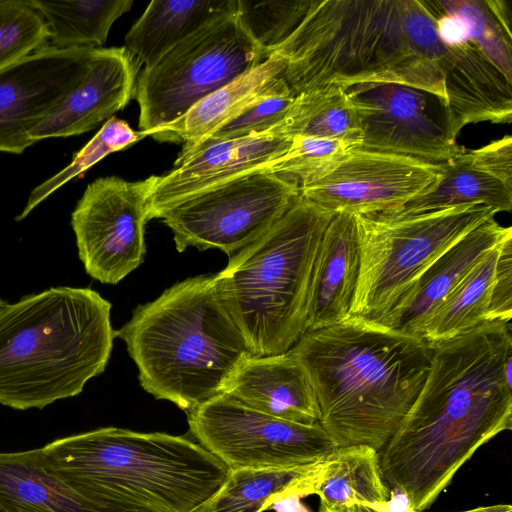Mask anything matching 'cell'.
Segmentation results:
<instances>
[{
  "label": "cell",
  "mask_w": 512,
  "mask_h": 512,
  "mask_svg": "<svg viewBox=\"0 0 512 512\" xmlns=\"http://www.w3.org/2000/svg\"><path fill=\"white\" fill-rule=\"evenodd\" d=\"M292 139L266 132L235 139L208 137L181 151L169 172L153 175L149 220L172 204L231 179L265 171L288 150Z\"/></svg>",
  "instance_id": "cell-16"
},
{
  "label": "cell",
  "mask_w": 512,
  "mask_h": 512,
  "mask_svg": "<svg viewBox=\"0 0 512 512\" xmlns=\"http://www.w3.org/2000/svg\"><path fill=\"white\" fill-rule=\"evenodd\" d=\"M140 64L125 47L94 48L81 81L30 133L36 143L91 131L134 96Z\"/></svg>",
  "instance_id": "cell-17"
},
{
  "label": "cell",
  "mask_w": 512,
  "mask_h": 512,
  "mask_svg": "<svg viewBox=\"0 0 512 512\" xmlns=\"http://www.w3.org/2000/svg\"><path fill=\"white\" fill-rule=\"evenodd\" d=\"M496 213L462 205L400 219L356 215L360 269L349 317L380 322L441 254Z\"/></svg>",
  "instance_id": "cell-8"
},
{
  "label": "cell",
  "mask_w": 512,
  "mask_h": 512,
  "mask_svg": "<svg viewBox=\"0 0 512 512\" xmlns=\"http://www.w3.org/2000/svg\"><path fill=\"white\" fill-rule=\"evenodd\" d=\"M440 166V177L431 188L395 210L370 216L400 219L462 205H483L497 213L511 211L512 185L477 165L470 151L465 150Z\"/></svg>",
  "instance_id": "cell-26"
},
{
  "label": "cell",
  "mask_w": 512,
  "mask_h": 512,
  "mask_svg": "<svg viewBox=\"0 0 512 512\" xmlns=\"http://www.w3.org/2000/svg\"><path fill=\"white\" fill-rule=\"evenodd\" d=\"M446 125L455 140L461 129L477 122L510 123L512 83L470 42L447 48Z\"/></svg>",
  "instance_id": "cell-21"
},
{
  "label": "cell",
  "mask_w": 512,
  "mask_h": 512,
  "mask_svg": "<svg viewBox=\"0 0 512 512\" xmlns=\"http://www.w3.org/2000/svg\"><path fill=\"white\" fill-rule=\"evenodd\" d=\"M47 22L52 47L66 49L105 44L113 23L128 12L131 0H31Z\"/></svg>",
  "instance_id": "cell-29"
},
{
  "label": "cell",
  "mask_w": 512,
  "mask_h": 512,
  "mask_svg": "<svg viewBox=\"0 0 512 512\" xmlns=\"http://www.w3.org/2000/svg\"><path fill=\"white\" fill-rule=\"evenodd\" d=\"M267 58L236 13L212 21L140 71L134 93L140 131L147 136L172 123Z\"/></svg>",
  "instance_id": "cell-9"
},
{
  "label": "cell",
  "mask_w": 512,
  "mask_h": 512,
  "mask_svg": "<svg viewBox=\"0 0 512 512\" xmlns=\"http://www.w3.org/2000/svg\"><path fill=\"white\" fill-rule=\"evenodd\" d=\"M294 97L287 82L280 77L262 97L210 137L235 139L266 132L283 118Z\"/></svg>",
  "instance_id": "cell-36"
},
{
  "label": "cell",
  "mask_w": 512,
  "mask_h": 512,
  "mask_svg": "<svg viewBox=\"0 0 512 512\" xmlns=\"http://www.w3.org/2000/svg\"><path fill=\"white\" fill-rule=\"evenodd\" d=\"M115 336L125 342L141 387L187 413L224 393L252 355L215 275L187 278L138 305Z\"/></svg>",
  "instance_id": "cell-5"
},
{
  "label": "cell",
  "mask_w": 512,
  "mask_h": 512,
  "mask_svg": "<svg viewBox=\"0 0 512 512\" xmlns=\"http://www.w3.org/2000/svg\"><path fill=\"white\" fill-rule=\"evenodd\" d=\"M360 269L356 215L336 213L316 256L309 290L306 332L349 317Z\"/></svg>",
  "instance_id": "cell-20"
},
{
  "label": "cell",
  "mask_w": 512,
  "mask_h": 512,
  "mask_svg": "<svg viewBox=\"0 0 512 512\" xmlns=\"http://www.w3.org/2000/svg\"><path fill=\"white\" fill-rule=\"evenodd\" d=\"M44 466L111 512H198L230 469L185 436L103 427L40 448Z\"/></svg>",
  "instance_id": "cell-4"
},
{
  "label": "cell",
  "mask_w": 512,
  "mask_h": 512,
  "mask_svg": "<svg viewBox=\"0 0 512 512\" xmlns=\"http://www.w3.org/2000/svg\"><path fill=\"white\" fill-rule=\"evenodd\" d=\"M466 512H512V508L510 505L501 504L496 506L476 508Z\"/></svg>",
  "instance_id": "cell-40"
},
{
  "label": "cell",
  "mask_w": 512,
  "mask_h": 512,
  "mask_svg": "<svg viewBox=\"0 0 512 512\" xmlns=\"http://www.w3.org/2000/svg\"><path fill=\"white\" fill-rule=\"evenodd\" d=\"M440 174V163L353 148L323 177L299 187V194L334 214L370 216L401 207Z\"/></svg>",
  "instance_id": "cell-13"
},
{
  "label": "cell",
  "mask_w": 512,
  "mask_h": 512,
  "mask_svg": "<svg viewBox=\"0 0 512 512\" xmlns=\"http://www.w3.org/2000/svg\"><path fill=\"white\" fill-rule=\"evenodd\" d=\"M362 129L358 148L446 162L465 151L430 110L434 95L399 84H359L346 89ZM436 97V96H435Z\"/></svg>",
  "instance_id": "cell-14"
},
{
  "label": "cell",
  "mask_w": 512,
  "mask_h": 512,
  "mask_svg": "<svg viewBox=\"0 0 512 512\" xmlns=\"http://www.w3.org/2000/svg\"><path fill=\"white\" fill-rule=\"evenodd\" d=\"M512 317V236L501 245L486 321H510Z\"/></svg>",
  "instance_id": "cell-37"
},
{
  "label": "cell",
  "mask_w": 512,
  "mask_h": 512,
  "mask_svg": "<svg viewBox=\"0 0 512 512\" xmlns=\"http://www.w3.org/2000/svg\"><path fill=\"white\" fill-rule=\"evenodd\" d=\"M353 148L339 140L294 137L285 154L264 172L276 174L299 188L323 177Z\"/></svg>",
  "instance_id": "cell-35"
},
{
  "label": "cell",
  "mask_w": 512,
  "mask_h": 512,
  "mask_svg": "<svg viewBox=\"0 0 512 512\" xmlns=\"http://www.w3.org/2000/svg\"><path fill=\"white\" fill-rule=\"evenodd\" d=\"M510 236L511 227L500 225L494 217L488 219L441 254L378 324L423 338L427 322L445 297L489 251Z\"/></svg>",
  "instance_id": "cell-18"
},
{
  "label": "cell",
  "mask_w": 512,
  "mask_h": 512,
  "mask_svg": "<svg viewBox=\"0 0 512 512\" xmlns=\"http://www.w3.org/2000/svg\"><path fill=\"white\" fill-rule=\"evenodd\" d=\"M316 495L319 512H390L378 452L367 445L335 448Z\"/></svg>",
  "instance_id": "cell-27"
},
{
  "label": "cell",
  "mask_w": 512,
  "mask_h": 512,
  "mask_svg": "<svg viewBox=\"0 0 512 512\" xmlns=\"http://www.w3.org/2000/svg\"><path fill=\"white\" fill-rule=\"evenodd\" d=\"M112 304L90 288L59 286L0 311V404L44 407L80 394L113 348Z\"/></svg>",
  "instance_id": "cell-6"
},
{
  "label": "cell",
  "mask_w": 512,
  "mask_h": 512,
  "mask_svg": "<svg viewBox=\"0 0 512 512\" xmlns=\"http://www.w3.org/2000/svg\"><path fill=\"white\" fill-rule=\"evenodd\" d=\"M7 305L5 301L0 298V311Z\"/></svg>",
  "instance_id": "cell-41"
},
{
  "label": "cell",
  "mask_w": 512,
  "mask_h": 512,
  "mask_svg": "<svg viewBox=\"0 0 512 512\" xmlns=\"http://www.w3.org/2000/svg\"><path fill=\"white\" fill-rule=\"evenodd\" d=\"M224 393L250 409L275 418L304 425L319 423L320 412L312 386L289 351L248 356Z\"/></svg>",
  "instance_id": "cell-19"
},
{
  "label": "cell",
  "mask_w": 512,
  "mask_h": 512,
  "mask_svg": "<svg viewBox=\"0 0 512 512\" xmlns=\"http://www.w3.org/2000/svg\"><path fill=\"white\" fill-rule=\"evenodd\" d=\"M334 215L299 195L264 235L215 274L252 355L285 353L306 332L313 268Z\"/></svg>",
  "instance_id": "cell-7"
},
{
  "label": "cell",
  "mask_w": 512,
  "mask_h": 512,
  "mask_svg": "<svg viewBox=\"0 0 512 512\" xmlns=\"http://www.w3.org/2000/svg\"><path fill=\"white\" fill-rule=\"evenodd\" d=\"M189 431L229 469L288 468L326 458L334 441L304 425L250 409L222 393L187 413Z\"/></svg>",
  "instance_id": "cell-11"
},
{
  "label": "cell",
  "mask_w": 512,
  "mask_h": 512,
  "mask_svg": "<svg viewBox=\"0 0 512 512\" xmlns=\"http://www.w3.org/2000/svg\"><path fill=\"white\" fill-rule=\"evenodd\" d=\"M144 137L147 136L143 131H135L125 120L115 116L111 117L93 138L74 155L65 168L31 191L26 205L16 220L20 221L26 218L53 192L68 181L82 175L107 155L125 149Z\"/></svg>",
  "instance_id": "cell-31"
},
{
  "label": "cell",
  "mask_w": 512,
  "mask_h": 512,
  "mask_svg": "<svg viewBox=\"0 0 512 512\" xmlns=\"http://www.w3.org/2000/svg\"><path fill=\"white\" fill-rule=\"evenodd\" d=\"M0 506L6 512H111L51 473L40 448L0 452Z\"/></svg>",
  "instance_id": "cell-24"
},
{
  "label": "cell",
  "mask_w": 512,
  "mask_h": 512,
  "mask_svg": "<svg viewBox=\"0 0 512 512\" xmlns=\"http://www.w3.org/2000/svg\"><path fill=\"white\" fill-rule=\"evenodd\" d=\"M490 9L501 23V25L511 33V7L509 2L502 0H486Z\"/></svg>",
  "instance_id": "cell-39"
},
{
  "label": "cell",
  "mask_w": 512,
  "mask_h": 512,
  "mask_svg": "<svg viewBox=\"0 0 512 512\" xmlns=\"http://www.w3.org/2000/svg\"><path fill=\"white\" fill-rule=\"evenodd\" d=\"M46 20L31 0H0V71L49 46Z\"/></svg>",
  "instance_id": "cell-34"
},
{
  "label": "cell",
  "mask_w": 512,
  "mask_h": 512,
  "mask_svg": "<svg viewBox=\"0 0 512 512\" xmlns=\"http://www.w3.org/2000/svg\"><path fill=\"white\" fill-rule=\"evenodd\" d=\"M312 0L237 1L236 15L242 27L269 57L296 30Z\"/></svg>",
  "instance_id": "cell-33"
},
{
  "label": "cell",
  "mask_w": 512,
  "mask_h": 512,
  "mask_svg": "<svg viewBox=\"0 0 512 512\" xmlns=\"http://www.w3.org/2000/svg\"><path fill=\"white\" fill-rule=\"evenodd\" d=\"M153 175L141 181L101 177L86 187L71 214L78 256L86 273L117 284L142 262Z\"/></svg>",
  "instance_id": "cell-12"
},
{
  "label": "cell",
  "mask_w": 512,
  "mask_h": 512,
  "mask_svg": "<svg viewBox=\"0 0 512 512\" xmlns=\"http://www.w3.org/2000/svg\"><path fill=\"white\" fill-rule=\"evenodd\" d=\"M289 352L304 369L319 424L336 446L377 452L417 398L431 362L425 339L354 317L305 332Z\"/></svg>",
  "instance_id": "cell-3"
},
{
  "label": "cell",
  "mask_w": 512,
  "mask_h": 512,
  "mask_svg": "<svg viewBox=\"0 0 512 512\" xmlns=\"http://www.w3.org/2000/svg\"><path fill=\"white\" fill-rule=\"evenodd\" d=\"M470 154L481 168L512 185V138L510 135L472 150Z\"/></svg>",
  "instance_id": "cell-38"
},
{
  "label": "cell",
  "mask_w": 512,
  "mask_h": 512,
  "mask_svg": "<svg viewBox=\"0 0 512 512\" xmlns=\"http://www.w3.org/2000/svg\"><path fill=\"white\" fill-rule=\"evenodd\" d=\"M284 59L273 53L263 62L209 94L183 116L147 133L157 141L182 143L187 151L262 97L282 77Z\"/></svg>",
  "instance_id": "cell-22"
},
{
  "label": "cell",
  "mask_w": 512,
  "mask_h": 512,
  "mask_svg": "<svg viewBox=\"0 0 512 512\" xmlns=\"http://www.w3.org/2000/svg\"><path fill=\"white\" fill-rule=\"evenodd\" d=\"M276 137L339 140L358 148L360 117L348 91L337 85L302 92L294 97L283 118L266 131Z\"/></svg>",
  "instance_id": "cell-28"
},
{
  "label": "cell",
  "mask_w": 512,
  "mask_h": 512,
  "mask_svg": "<svg viewBox=\"0 0 512 512\" xmlns=\"http://www.w3.org/2000/svg\"><path fill=\"white\" fill-rule=\"evenodd\" d=\"M94 48L49 45L0 71V152L35 144L29 133L81 81Z\"/></svg>",
  "instance_id": "cell-15"
},
{
  "label": "cell",
  "mask_w": 512,
  "mask_h": 512,
  "mask_svg": "<svg viewBox=\"0 0 512 512\" xmlns=\"http://www.w3.org/2000/svg\"><path fill=\"white\" fill-rule=\"evenodd\" d=\"M430 346L423 387L378 451L386 485L414 512L429 509L481 446L512 428L510 321H484Z\"/></svg>",
  "instance_id": "cell-1"
},
{
  "label": "cell",
  "mask_w": 512,
  "mask_h": 512,
  "mask_svg": "<svg viewBox=\"0 0 512 512\" xmlns=\"http://www.w3.org/2000/svg\"><path fill=\"white\" fill-rule=\"evenodd\" d=\"M0 512H6V511L0 506Z\"/></svg>",
  "instance_id": "cell-42"
},
{
  "label": "cell",
  "mask_w": 512,
  "mask_h": 512,
  "mask_svg": "<svg viewBox=\"0 0 512 512\" xmlns=\"http://www.w3.org/2000/svg\"><path fill=\"white\" fill-rule=\"evenodd\" d=\"M294 96L337 85L399 84L446 105L451 51L439 40L425 0H312L304 19L274 52Z\"/></svg>",
  "instance_id": "cell-2"
},
{
  "label": "cell",
  "mask_w": 512,
  "mask_h": 512,
  "mask_svg": "<svg viewBox=\"0 0 512 512\" xmlns=\"http://www.w3.org/2000/svg\"><path fill=\"white\" fill-rule=\"evenodd\" d=\"M442 12L460 18L469 42L512 83V33L498 21L486 0H432Z\"/></svg>",
  "instance_id": "cell-32"
},
{
  "label": "cell",
  "mask_w": 512,
  "mask_h": 512,
  "mask_svg": "<svg viewBox=\"0 0 512 512\" xmlns=\"http://www.w3.org/2000/svg\"><path fill=\"white\" fill-rule=\"evenodd\" d=\"M329 455L296 467L230 469L222 487L198 512H263L281 501L317 494Z\"/></svg>",
  "instance_id": "cell-23"
},
{
  "label": "cell",
  "mask_w": 512,
  "mask_h": 512,
  "mask_svg": "<svg viewBox=\"0 0 512 512\" xmlns=\"http://www.w3.org/2000/svg\"><path fill=\"white\" fill-rule=\"evenodd\" d=\"M502 243L466 274L432 314L423 334L428 343L454 338L486 321Z\"/></svg>",
  "instance_id": "cell-30"
},
{
  "label": "cell",
  "mask_w": 512,
  "mask_h": 512,
  "mask_svg": "<svg viewBox=\"0 0 512 512\" xmlns=\"http://www.w3.org/2000/svg\"><path fill=\"white\" fill-rule=\"evenodd\" d=\"M238 0L151 1L125 36L126 50L144 67L212 21L237 11Z\"/></svg>",
  "instance_id": "cell-25"
},
{
  "label": "cell",
  "mask_w": 512,
  "mask_h": 512,
  "mask_svg": "<svg viewBox=\"0 0 512 512\" xmlns=\"http://www.w3.org/2000/svg\"><path fill=\"white\" fill-rule=\"evenodd\" d=\"M299 195L295 183L258 171L184 198L157 219L172 231L178 252L216 248L231 257L264 235Z\"/></svg>",
  "instance_id": "cell-10"
}]
</instances>
